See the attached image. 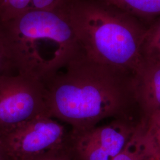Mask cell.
I'll use <instances>...</instances> for the list:
<instances>
[{"instance_id": "obj_6", "label": "cell", "mask_w": 160, "mask_h": 160, "mask_svg": "<svg viewBox=\"0 0 160 160\" xmlns=\"http://www.w3.org/2000/svg\"><path fill=\"white\" fill-rule=\"evenodd\" d=\"M104 126L77 131L71 129L67 148L73 160H113L135 131L128 118L114 119Z\"/></svg>"}, {"instance_id": "obj_11", "label": "cell", "mask_w": 160, "mask_h": 160, "mask_svg": "<svg viewBox=\"0 0 160 160\" xmlns=\"http://www.w3.org/2000/svg\"><path fill=\"white\" fill-rule=\"evenodd\" d=\"M113 160H153L143 143L139 122L124 148Z\"/></svg>"}, {"instance_id": "obj_1", "label": "cell", "mask_w": 160, "mask_h": 160, "mask_svg": "<svg viewBox=\"0 0 160 160\" xmlns=\"http://www.w3.org/2000/svg\"><path fill=\"white\" fill-rule=\"evenodd\" d=\"M133 75L97 63L83 53L42 82L48 115L86 130L106 118H128L126 111L135 102Z\"/></svg>"}, {"instance_id": "obj_3", "label": "cell", "mask_w": 160, "mask_h": 160, "mask_svg": "<svg viewBox=\"0 0 160 160\" xmlns=\"http://www.w3.org/2000/svg\"><path fill=\"white\" fill-rule=\"evenodd\" d=\"M69 16L82 51L98 63L133 75L148 26L98 0H71Z\"/></svg>"}, {"instance_id": "obj_12", "label": "cell", "mask_w": 160, "mask_h": 160, "mask_svg": "<svg viewBox=\"0 0 160 160\" xmlns=\"http://www.w3.org/2000/svg\"><path fill=\"white\" fill-rule=\"evenodd\" d=\"M142 57L160 62V17L149 25L141 46Z\"/></svg>"}, {"instance_id": "obj_4", "label": "cell", "mask_w": 160, "mask_h": 160, "mask_svg": "<svg viewBox=\"0 0 160 160\" xmlns=\"http://www.w3.org/2000/svg\"><path fill=\"white\" fill-rule=\"evenodd\" d=\"M45 115L42 81L20 73L0 76V136Z\"/></svg>"}, {"instance_id": "obj_14", "label": "cell", "mask_w": 160, "mask_h": 160, "mask_svg": "<svg viewBox=\"0 0 160 160\" xmlns=\"http://www.w3.org/2000/svg\"><path fill=\"white\" fill-rule=\"evenodd\" d=\"M27 160H73V159L69 154L67 147Z\"/></svg>"}, {"instance_id": "obj_13", "label": "cell", "mask_w": 160, "mask_h": 160, "mask_svg": "<svg viewBox=\"0 0 160 160\" xmlns=\"http://www.w3.org/2000/svg\"><path fill=\"white\" fill-rule=\"evenodd\" d=\"M17 73L6 37L0 26V76Z\"/></svg>"}, {"instance_id": "obj_2", "label": "cell", "mask_w": 160, "mask_h": 160, "mask_svg": "<svg viewBox=\"0 0 160 160\" xmlns=\"http://www.w3.org/2000/svg\"><path fill=\"white\" fill-rule=\"evenodd\" d=\"M67 6L0 23L17 73L44 82L82 52Z\"/></svg>"}, {"instance_id": "obj_10", "label": "cell", "mask_w": 160, "mask_h": 160, "mask_svg": "<svg viewBox=\"0 0 160 160\" xmlns=\"http://www.w3.org/2000/svg\"><path fill=\"white\" fill-rule=\"evenodd\" d=\"M143 143L153 160H160V110L140 121Z\"/></svg>"}, {"instance_id": "obj_15", "label": "cell", "mask_w": 160, "mask_h": 160, "mask_svg": "<svg viewBox=\"0 0 160 160\" xmlns=\"http://www.w3.org/2000/svg\"><path fill=\"white\" fill-rule=\"evenodd\" d=\"M0 160H9L7 155L6 154V150L0 139Z\"/></svg>"}, {"instance_id": "obj_8", "label": "cell", "mask_w": 160, "mask_h": 160, "mask_svg": "<svg viewBox=\"0 0 160 160\" xmlns=\"http://www.w3.org/2000/svg\"><path fill=\"white\" fill-rule=\"evenodd\" d=\"M70 0H0V23L29 12L64 8Z\"/></svg>"}, {"instance_id": "obj_5", "label": "cell", "mask_w": 160, "mask_h": 160, "mask_svg": "<svg viewBox=\"0 0 160 160\" xmlns=\"http://www.w3.org/2000/svg\"><path fill=\"white\" fill-rule=\"evenodd\" d=\"M69 132L59 120L41 116L0 136L9 160H27L67 147Z\"/></svg>"}, {"instance_id": "obj_7", "label": "cell", "mask_w": 160, "mask_h": 160, "mask_svg": "<svg viewBox=\"0 0 160 160\" xmlns=\"http://www.w3.org/2000/svg\"><path fill=\"white\" fill-rule=\"evenodd\" d=\"M135 102L141 112L140 121L160 110V62L142 58L132 77Z\"/></svg>"}, {"instance_id": "obj_9", "label": "cell", "mask_w": 160, "mask_h": 160, "mask_svg": "<svg viewBox=\"0 0 160 160\" xmlns=\"http://www.w3.org/2000/svg\"><path fill=\"white\" fill-rule=\"evenodd\" d=\"M149 25L160 17V0H98Z\"/></svg>"}]
</instances>
